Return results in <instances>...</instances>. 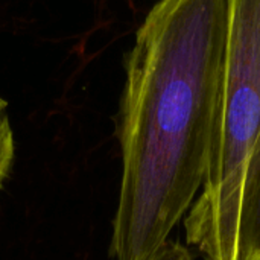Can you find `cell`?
Returning a JSON list of instances; mask_svg holds the SVG:
<instances>
[{
  "instance_id": "cell-5",
  "label": "cell",
  "mask_w": 260,
  "mask_h": 260,
  "mask_svg": "<svg viewBox=\"0 0 260 260\" xmlns=\"http://www.w3.org/2000/svg\"><path fill=\"white\" fill-rule=\"evenodd\" d=\"M145 260H193V257L187 247L177 241L168 239L157 251Z\"/></svg>"
},
{
  "instance_id": "cell-2",
  "label": "cell",
  "mask_w": 260,
  "mask_h": 260,
  "mask_svg": "<svg viewBox=\"0 0 260 260\" xmlns=\"http://www.w3.org/2000/svg\"><path fill=\"white\" fill-rule=\"evenodd\" d=\"M260 134V0H227L219 110L201 190L184 216L204 260H239L244 180Z\"/></svg>"
},
{
  "instance_id": "cell-4",
  "label": "cell",
  "mask_w": 260,
  "mask_h": 260,
  "mask_svg": "<svg viewBox=\"0 0 260 260\" xmlns=\"http://www.w3.org/2000/svg\"><path fill=\"white\" fill-rule=\"evenodd\" d=\"M14 160V134L8 116V104L0 98V187L6 180Z\"/></svg>"
},
{
  "instance_id": "cell-3",
  "label": "cell",
  "mask_w": 260,
  "mask_h": 260,
  "mask_svg": "<svg viewBox=\"0 0 260 260\" xmlns=\"http://www.w3.org/2000/svg\"><path fill=\"white\" fill-rule=\"evenodd\" d=\"M238 244L239 260H260V134L245 172Z\"/></svg>"
},
{
  "instance_id": "cell-1",
  "label": "cell",
  "mask_w": 260,
  "mask_h": 260,
  "mask_svg": "<svg viewBox=\"0 0 260 260\" xmlns=\"http://www.w3.org/2000/svg\"><path fill=\"white\" fill-rule=\"evenodd\" d=\"M227 0H158L136 32L119 114L114 260H145L195 203L219 110Z\"/></svg>"
}]
</instances>
